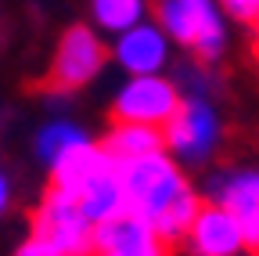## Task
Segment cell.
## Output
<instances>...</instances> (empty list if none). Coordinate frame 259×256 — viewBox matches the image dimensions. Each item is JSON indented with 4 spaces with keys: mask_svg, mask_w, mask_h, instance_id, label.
I'll return each instance as SVG.
<instances>
[{
    "mask_svg": "<svg viewBox=\"0 0 259 256\" xmlns=\"http://www.w3.org/2000/svg\"><path fill=\"white\" fill-rule=\"evenodd\" d=\"M108 51L126 76H166V65L173 58V40L162 33L158 22H141L130 33L115 36Z\"/></svg>",
    "mask_w": 259,
    "mask_h": 256,
    "instance_id": "obj_8",
    "label": "cell"
},
{
    "mask_svg": "<svg viewBox=\"0 0 259 256\" xmlns=\"http://www.w3.org/2000/svg\"><path fill=\"white\" fill-rule=\"evenodd\" d=\"M223 15L231 22H245V25H259V0H220Z\"/></svg>",
    "mask_w": 259,
    "mask_h": 256,
    "instance_id": "obj_15",
    "label": "cell"
},
{
    "mask_svg": "<svg viewBox=\"0 0 259 256\" xmlns=\"http://www.w3.org/2000/svg\"><path fill=\"white\" fill-rule=\"evenodd\" d=\"M191 256H241L245 252V235H241V220L223 209L205 202L194 216L191 231L184 238Z\"/></svg>",
    "mask_w": 259,
    "mask_h": 256,
    "instance_id": "obj_9",
    "label": "cell"
},
{
    "mask_svg": "<svg viewBox=\"0 0 259 256\" xmlns=\"http://www.w3.org/2000/svg\"><path fill=\"white\" fill-rule=\"evenodd\" d=\"M51 188L72 195L94 228L126 213L122 173L115 166V159L101 148V141H87L65 155L51 170Z\"/></svg>",
    "mask_w": 259,
    "mask_h": 256,
    "instance_id": "obj_2",
    "label": "cell"
},
{
    "mask_svg": "<svg viewBox=\"0 0 259 256\" xmlns=\"http://www.w3.org/2000/svg\"><path fill=\"white\" fill-rule=\"evenodd\" d=\"M119 173H122V191H126V213L144 220L158 235V242L166 245L184 242L205 202L177 159L158 152V155L141 159V163L122 166Z\"/></svg>",
    "mask_w": 259,
    "mask_h": 256,
    "instance_id": "obj_1",
    "label": "cell"
},
{
    "mask_svg": "<svg viewBox=\"0 0 259 256\" xmlns=\"http://www.w3.org/2000/svg\"><path fill=\"white\" fill-rule=\"evenodd\" d=\"M184 90L169 76H130L112 98V116L115 123H134V126H151L166 130L173 116L180 112Z\"/></svg>",
    "mask_w": 259,
    "mask_h": 256,
    "instance_id": "obj_6",
    "label": "cell"
},
{
    "mask_svg": "<svg viewBox=\"0 0 259 256\" xmlns=\"http://www.w3.org/2000/svg\"><path fill=\"white\" fill-rule=\"evenodd\" d=\"M90 18L101 33L122 36L134 25L148 22V0H90Z\"/></svg>",
    "mask_w": 259,
    "mask_h": 256,
    "instance_id": "obj_14",
    "label": "cell"
},
{
    "mask_svg": "<svg viewBox=\"0 0 259 256\" xmlns=\"http://www.w3.org/2000/svg\"><path fill=\"white\" fill-rule=\"evenodd\" d=\"M8 202H11V180H8V173H4V170H0V216H4Z\"/></svg>",
    "mask_w": 259,
    "mask_h": 256,
    "instance_id": "obj_18",
    "label": "cell"
},
{
    "mask_svg": "<svg viewBox=\"0 0 259 256\" xmlns=\"http://www.w3.org/2000/svg\"><path fill=\"white\" fill-rule=\"evenodd\" d=\"M238 220H241V235H245V249L259 252V209H252V213H245V216H238Z\"/></svg>",
    "mask_w": 259,
    "mask_h": 256,
    "instance_id": "obj_16",
    "label": "cell"
},
{
    "mask_svg": "<svg viewBox=\"0 0 259 256\" xmlns=\"http://www.w3.org/2000/svg\"><path fill=\"white\" fill-rule=\"evenodd\" d=\"M87 141H94L79 123H72V119H51L44 130L36 134V155H40V163L47 166V170H54L58 163L69 152H76L79 144H87Z\"/></svg>",
    "mask_w": 259,
    "mask_h": 256,
    "instance_id": "obj_13",
    "label": "cell"
},
{
    "mask_svg": "<svg viewBox=\"0 0 259 256\" xmlns=\"http://www.w3.org/2000/svg\"><path fill=\"white\" fill-rule=\"evenodd\" d=\"M108 54L112 51L105 47L101 36H97V29H90V25L65 29L58 47H54L51 69H47V87L58 90V94H72V90L87 87L90 80H97V72L105 69Z\"/></svg>",
    "mask_w": 259,
    "mask_h": 256,
    "instance_id": "obj_7",
    "label": "cell"
},
{
    "mask_svg": "<svg viewBox=\"0 0 259 256\" xmlns=\"http://www.w3.org/2000/svg\"><path fill=\"white\" fill-rule=\"evenodd\" d=\"M15 256H61V252H54V249H47L44 242H36V238H25L22 245H18V252Z\"/></svg>",
    "mask_w": 259,
    "mask_h": 256,
    "instance_id": "obj_17",
    "label": "cell"
},
{
    "mask_svg": "<svg viewBox=\"0 0 259 256\" xmlns=\"http://www.w3.org/2000/svg\"><path fill=\"white\" fill-rule=\"evenodd\" d=\"M94 256H166V242L134 213H122L94 228Z\"/></svg>",
    "mask_w": 259,
    "mask_h": 256,
    "instance_id": "obj_10",
    "label": "cell"
},
{
    "mask_svg": "<svg viewBox=\"0 0 259 256\" xmlns=\"http://www.w3.org/2000/svg\"><path fill=\"white\" fill-rule=\"evenodd\" d=\"M209 199L212 206L231 209L234 216L259 209V166H238V170L216 173L209 180Z\"/></svg>",
    "mask_w": 259,
    "mask_h": 256,
    "instance_id": "obj_11",
    "label": "cell"
},
{
    "mask_svg": "<svg viewBox=\"0 0 259 256\" xmlns=\"http://www.w3.org/2000/svg\"><path fill=\"white\" fill-rule=\"evenodd\" d=\"M252 47H255V58H259V25H255V40H252Z\"/></svg>",
    "mask_w": 259,
    "mask_h": 256,
    "instance_id": "obj_19",
    "label": "cell"
},
{
    "mask_svg": "<svg viewBox=\"0 0 259 256\" xmlns=\"http://www.w3.org/2000/svg\"><path fill=\"white\" fill-rule=\"evenodd\" d=\"M223 141V119L216 112V105L209 101V94H184L180 112L173 116V123L162 130V144L166 155H173L180 166H202L216 155Z\"/></svg>",
    "mask_w": 259,
    "mask_h": 256,
    "instance_id": "obj_4",
    "label": "cell"
},
{
    "mask_svg": "<svg viewBox=\"0 0 259 256\" xmlns=\"http://www.w3.org/2000/svg\"><path fill=\"white\" fill-rule=\"evenodd\" d=\"M155 22L173 44H184L202 61H216L227 47V15L220 0H155Z\"/></svg>",
    "mask_w": 259,
    "mask_h": 256,
    "instance_id": "obj_3",
    "label": "cell"
},
{
    "mask_svg": "<svg viewBox=\"0 0 259 256\" xmlns=\"http://www.w3.org/2000/svg\"><path fill=\"white\" fill-rule=\"evenodd\" d=\"M29 238L44 242L61 256H94V224L87 220L79 202L58 188H47V195L40 199Z\"/></svg>",
    "mask_w": 259,
    "mask_h": 256,
    "instance_id": "obj_5",
    "label": "cell"
},
{
    "mask_svg": "<svg viewBox=\"0 0 259 256\" xmlns=\"http://www.w3.org/2000/svg\"><path fill=\"white\" fill-rule=\"evenodd\" d=\"M101 148L115 159V166H130L141 163L148 155L166 152L162 144V130H151V126H134V123H112V130L101 137Z\"/></svg>",
    "mask_w": 259,
    "mask_h": 256,
    "instance_id": "obj_12",
    "label": "cell"
}]
</instances>
